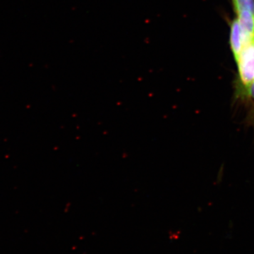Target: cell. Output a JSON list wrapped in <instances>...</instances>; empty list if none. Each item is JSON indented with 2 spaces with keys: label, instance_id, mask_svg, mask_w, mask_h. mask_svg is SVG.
Returning <instances> with one entry per match:
<instances>
[{
  "label": "cell",
  "instance_id": "cell-4",
  "mask_svg": "<svg viewBox=\"0 0 254 254\" xmlns=\"http://www.w3.org/2000/svg\"><path fill=\"white\" fill-rule=\"evenodd\" d=\"M250 1H254V0H250Z\"/></svg>",
  "mask_w": 254,
  "mask_h": 254
},
{
  "label": "cell",
  "instance_id": "cell-3",
  "mask_svg": "<svg viewBox=\"0 0 254 254\" xmlns=\"http://www.w3.org/2000/svg\"><path fill=\"white\" fill-rule=\"evenodd\" d=\"M230 45L232 53L235 60H238L241 52L244 48L243 40H242V32H241L240 23L238 19L234 20L231 26V33H230Z\"/></svg>",
  "mask_w": 254,
  "mask_h": 254
},
{
  "label": "cell",
  "instance_id": "cell-2",
  "mask_svg": "<svg viewBox=\"0 0 254 254\" xmlns=\"http://www.w3.org/2000/svg\"><path fill=\"white\" fill-rule=\"evenodd\" d=\"M236 11L245 47L254 38V14L247 8H242Z\"/></svg>",
  "mask_w": 254,
  "mask_h": 254
},
{
  "label": "cell",
  "instance_id": "cell-1",
  "mask_svg": "<svg viewBox=\"0 0 254 254\" xmlns=\"http://www.w3.org/2000/svg\"><path fill=\"white\" fill-rule=\"evenodd\" d=\"M237 63L239 77L246 91L254 81V38L244 47Z\"/></svg>",
  "mask_w": 254,
  "mask_h": 254
}]
</instances>
